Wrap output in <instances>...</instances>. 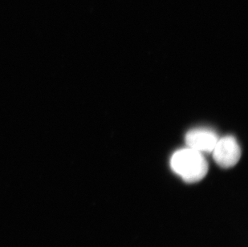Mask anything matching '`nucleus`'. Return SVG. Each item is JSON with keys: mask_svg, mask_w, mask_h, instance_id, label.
<instances>
[{"mask_svg": "<svg viewBox=\"0 0 248 247\" xmlns=\"http://www.w3.org/2000/svg\"><path fill=\"white\" fill-rule=\"evenodd\" d=\"M185 140L188 148L203 154L212 152L218 138L215 132L210 129L196 128L186 133Z\"/></svg>", "mask_w": 248, "mask_h": 247, "instance_id": "obj_3", "label": "nucleus"}, {"mask_svg": "<svg viewBox=\"0 0 248 247\" xmlns=\"http://www.w3.org/2000/svg\"><path fill=\"white\" fill-rule=\"evenodd\" d=\"M170 167L187 183L200 182L208 172V163L202 154L188 147L179 149L172 155Z\"/></svg>", "mask_w": 248, "mask_h": 247, "instance_id": "obj_1", "label": "nucleus"}, {"mask_svg": "<svg viewBox=\"0 0 248 247\" xmlns=\"http://www.w3.org/2000/svg\"><path fill=\"white\" fill-rule=\"evenodd\" d=\"M213 158L221 168H232L239 162L241 157V149L236 139L232 136L218 138L211 152Z\"/></svg>", "mask_w": 248, "mask_h": 247, "instance_id": "obj_2", "label": "nucleus"}]
</instances>
